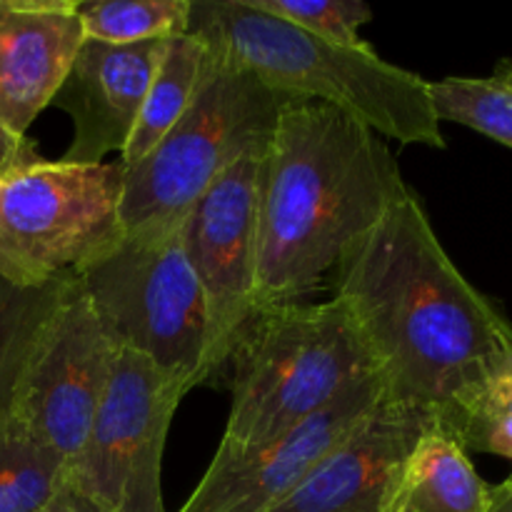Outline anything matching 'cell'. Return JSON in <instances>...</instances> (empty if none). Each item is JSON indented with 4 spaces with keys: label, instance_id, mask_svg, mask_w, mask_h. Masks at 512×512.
I'll return each mask as SVG.
<instances>
[{
    "label": "cell",
    "instance_id": "obj_1",
    "mask_svg": "<svg viewBox=\"0 0 512 512\" xmlns=\"http://www.w3.org/2000/svg\"><path fill=\"white\" fill-rule=\"evenodd\" d=\"M335 300L353 320L385 400L448 430L512 355V325L450 260L405 190L338 265Z\"/></svg>",
    "mask_w": 512,
    "mask_h": 512
},
{
    "label": "cell",
    "instance_id": "obj_2",
    "mask_svg": "<svg viewBox=\"0 0 512 512\" xmlns=\"http://www.w3.org/2000/svg\"><path fill=\"white\" fill-rule=\"evenodd\" d=\"M405 190L368 125L333 105H285L260 160L255 313L313 293Z\"/></svg>",
    "mask_w": 512,
    "mask_h": 512
},
{
    "label": "cell",
    "instance_id": "obj_3",
    "mask_svg": "<svg viewBox=\"0 0 512 512\" xmlns=\"http://www.w3.org/2000/svg\"><path fill=\"white\" fill-rule=\"evenodd\" d=\"M188 33L293 103L333 105L380 138L445 148L428 80L383 60L368 43L343 48L250 0L193 3Z\"/></svg>",
    "mask_w": 512,
    "mask_h": 512
},
{
    "label": "cell",
    "instance_id": "obj_4",
    "mask_svg": "<svg viewBox=\"0 0 512 512\" xmlns=\"http://www.w3.org/2000/svg\"><path fill=\"white\" fill-rule=\"evenodd\" d=\"M233 363L225 443L258 448L293 433L345 388L375 373L338 300L273 305L255 313Z\"/></svg>",
    "mask_w": 512,
    "mask_h": 512
},
{
    "label": "cell",
    "instance_id": "obj_5",
    "mask_svg": "<svg viewBox=\"0 0 512 512\" xmlns=\"http://www.w3.org/2000/svg\"><path fill=\"white\" fill-rule=\"evenodd\" d=\"M288 103L208 48L198 90L178 123L143 160L123 165V233L180 223L225 170L263 158Z\"/></svg>",
    "mask_w": 512,
    "mask_h": 512
},
{
    "label": "cell",
    "instance_id": "obj_6",
    "mask_svg": "<svg viewBox=\"0 0 512 512\" xmlns=\"http://www.w3.org/2000/svg\"><path fill=\"white\" fill-rule=\"evenodd\" d=\"M75 283L115 348L180 375L190 390L210 380L208 308L185 255L183 220L123 233Z\"/></svg>",
    "mask_w": 512,
    "mask_h": 512
},
{
    "label": "cell",
    "instance_id": "obj_7",
    "mask_svg": "<svg viewBox=\"0 0 512 512\" xmlns=\"http://www.w3.org/2000/svg\"><path fill=\"white\" fill-rule=\"evenodd\" d=\"M123 163L35 160L0 180V278L20 288L75 278L123 238Z\"/></svg>",
    "mask_w": 512,
    "mask_h": 512
},
{
    "label": "cell",
    "instance_id": "obj_8",
    "mask_svg": "<svg viewBox=\"0 0 512 512\" xmlns=\"http://www.w3.org/2000/svg\"><path fill=\"white\" fill-rule=\"evenodd\" d=\"M185 393L180 375L118 350L83 448L68 460V483L103 512H165V438Z\"/></svg>",
    "mask_w": 512,
    "mask_h": 512
},
{
    "label": "cell",
    "instance_id": "obj_9",
    "mask_svg": "<svg viewBox=\"0 0 512 512\" xmlns=\"http://www.w3.org/2000/svg\"><path fill=\"white\" fill-rule=\"evenodd\" d=\"M260 160L225 170L183 218V245L208 308V375L228 365L255 318Z\"/></svg>",
    "mask_w": 512,
    "mask_h": 512
},
{
    "label": "cell",
    "instance_id": "obj_10",
    "mask_svg": "<svg viewBox=\"0 0 512 512\" xmlns=\"http://www.w3.org/2000/svg\"><path fill=\"white\" fill-rule=\"evenodd\" d=\"M115 355L118 348L73 278L68 295L30 350L10 413L48 448L73 460L103 403Z\"/></svg>",
    "mask_w": 512,
    "mask_h": 512
},
{
    "label": "cell",
    "instance_id": "obj_11",
    "mask_svg": "<svg viewBox=\"0 0 512 512\" xmlns=\"http://www.w3.org/2000/svg\"><path fill=\"white\" fill-rule=\"evenodd\" d=\"M383 400V383L370 373L273 443L243 448L220 440L198 488L178 512H268Z\"/></svg>",
    "mask_w": 512,
    "mask_h": 512
},
{
    "label": "cell",
    "instance_id": "obj_12",
    "mask_svg": "<svg viewBox=\"0 0 512 512\" xmlns=\"http://www.w3.org/2000/svg\"><path fill=\"white\" fill-rule=\"evenodd\" d=\"M168 40L110 45L85 38L53 103L73 120L63 163L100 165L123 155Z\"/></svg>",
    "mask_w": 512,
    "mask_h": 512
},
{
    "label": "cell",
    "instance_id": "obj_13",
    "mask_svg": "<svg viewBox=\"0 0 512 512\" xmlns=\"http://www.w3.org/2000/svg\"><path fill=\"white\" fill-rule=\"evenodd\" d=\"M430 423L423 410L383 400L268 512H383L395 470Z\"/></svg>",
    "mask_w": 512,
    "mask_h": 512
},
{
    "label": "cell",
    "instance_id": "obj_14",
    "mask_svg": "<svg viewBox=\"0 0 512 512\" xmlns=\"http://www.w3.org/2000/svg\"><path fill=\"white\" fill-rule=\"evenodd\" d=\"M78 3L0 0V120L25 138L85 40Z\"/></svg>",
    "mask_w": 512,
    "mask_h": 512
},
{
    "label": "cell",
    "instance_id": "obj_15",
    "mask_svg": "<svg viewBox=\"0 0 512 512\" xmlns=\"http://www.w3.org/2000/svg\"><path fill=\"white\" fill-rule=\"evenodd\" d=\"M493 485L475 470L470 453L430 423L390 480L383 512H488Z\"/></svg>",
    "mask_w": 512,
    "mask_h": 512
},
{
    "label": "cell",
    "instance_id": "obj_16",
    "mask_svg": "<svg viewBox=\"0 0 512 512\" xmlns=\"http://www.w3.org/2000/svg\"><path fill=\"white\" fill-rule=\"evenodd\" d=\"M205 53H208V48L193 33L178 35V38H170L165 43V53L160 58L158 70H155L148 95H145L138 123H135L133 135H130L123 155H120L123 158L120 163L125 168L143 160L185 113L195 90H198Z\"/></svg>",
    "mask_w": 512,
    "mask_h": 512
},
{
    "label": "cell",
    "instance_id": "obj_17",
    "mask_svg": "<svg viewBox=\"0 0 512 512\" xmlns=\"http://www.w3.org/2000/svg\"><path fill=\"white\" fill-rule=\"evenodd\" d=\"M68 483V460L0 413V512H40Z\"/></svg>",
    "mask_w": 512,
    "mask_h": 512
},
{
    "label": "cell",
    "instance_id": "obj_18",
    "mask_svg": "<svg viewBox=\"0 0 512 512\" xmlns=\"http://www.w3.org/2000/svg\"><path fill=\"white\" fill-rule=\"evenodd\" d=\"M73 278L20 288L0 278V413L10 410L30 350L68 295Z\"/></svg>",
    "mask_w": 512,
    "mask_h": 512
},
{
    "label": "cell",
    "instance_id": "obj_19",
    "mask_svg": "<svg viewBox=\"0 0 512 512\" xmlns=\"http://www.w3.org/2000/svg\"><path fill=\"white\" fill-rule=\"evenodd\" d=\"M75 10L88 40L135 45L188 33L193 0H98Z\"/></svg>",
    "mask_w": 512,
    "mask_h": 512
},
{
    "label": "cell",
    "instance_id": "obj_20",
    "mask_svg": "<svg viewBox=\"0 0 512 512\" xmlns=\"http://www.w3.org/2000/svg\"><path fill=\"white\" fill-rule=\"evenodd\" d=\"M440 123L465 125L512 148V88L495 78L428 80Z\"/></svg>",
    "mask_w": 512,
    "mask_h": 512
},
{
    "label": "cell",
    "instance_id": "obj_21",
    "mask_svg": "<svg viewBox=\"0 0 512 512\" xmlns=\"http://www.w3.org/2000/svg\"><path fill=\"white\" fill-rule=\"evenodd\" d=\"M448 433L468 453H493L512 460V355L470 395Z\"/></svg>",
    "mask_w": 512,
    "mask_h": 512
},
{
    "label": "cell",
    "instance_id": "obj_22",
    "mask_svg": "<svg viewBox=\"0 0 512 512\" xmlns=\"http://www.w3.org/2000/svg\"><path fill=\"white\" fill-rule=\"evenodd\" d=\"M263 13L283 18L318 38L343 48L365 45L360 28L373 20V10L363 0H250Z\"/></svg>",
    "mask_w": 512,
    "mask_h": 512
},
{
    "label": "cell",
    "instance_id": "obj_23",
    "mask_svg": "<svg viewBox=\"0 0 512 512\" xmlns=\"http://www.w3.org/2000/svg\"><path fill=\"white\" fill-rule=\"evenodd\" d=\"M35 155L30 150L28 140L15 135L8 125L0 120V180L8 178L10 173L20 170L23 165L35 163Z\"/></svg>",
    "mask_w": 512,
    "mask_h": 512
},
{
    "label": "cell",
    "instance_id": "obj_24",
    "mask_svg": "<svg viewBox=\"0 0 512 512\" xmlns=\"http://www.w3.org/2000/svg\"><path fill=\"white\" fill-rule=\"evenodd\" d=\"M40 512H103V510H100L93 500L85 498L80 490H75L73 485L65 483V488L55 495L53 503L45 505Z\"/></svg>",
    "mask_w": 512,
    "mask_h": 512
},
{
    "label": "cell",
    "instance_id": "obj_25",
    "mask_svg": "<svg viewBox=\"0 0 512 512\" xmlns=\"http://www.w3.org/2000/svg\"><path fill=\"white\" fill-rule=\"evenodd\" d=\"M488 512H512V490L505 483L493 485V498H490Z\"/></svg>",
    "mask_w": 512,
    "mask_h": 512
},
{
    "label": "cell",
    "instance_id": "obj_26",
    "mask_svg": "<svg viewBox=\"0 0 512 512\" xmlns=\"http://www.w3.org/2000/svg\"><path fill=\"white\" fill-rule=\"evenodd\" d=\"M493 78L500 80V83H505V85H508V88H512V58L500 60V63L495 65Z\"/></svg>",
    "mask_w": 512,
    "mask_h": 512
},
{
    "label": "cell",
    "instance_id": "obj_27",
    "mask_svg": "<svg viewBox=\"0 0 512 512\" xmlns=\"http://www.w3.org/2000/svg\"><path fill=\"white\" fill-rule=\"evenodd\" d=\"M505 485H508V488H510V490H512V473H510V475H508V480H505Z\"/></svg>",
    "mask_w": 512,
    "mask_h": 512
}]
</instances>
